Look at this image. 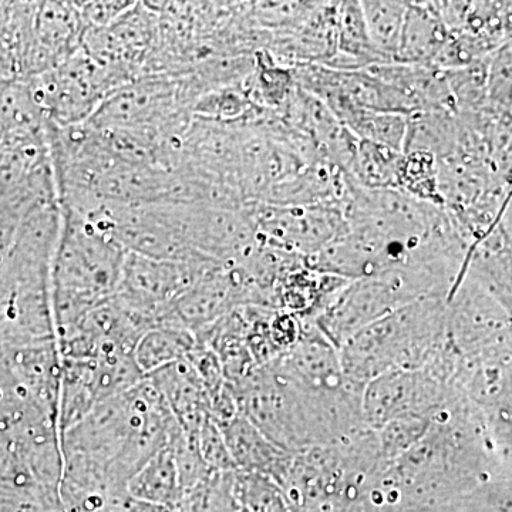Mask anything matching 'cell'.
I'll return each mask as SVG.
<instances>
[{
  "mask_svg": "<svg viewBox=\"0 0 512 512\" xmlns=\"http://www.w3.org/2000/svg\"><path fill=\"white\" fill-rule=\"evenodd\" d=\"M60 215L50 268V309L56 338L113 298L126 258L119 242L92 218L67 208H60Z\"/></svg>",
  "mask_w": 512,
  "mask_h": 512,
  "instance_id": "1",
  "label": "cell"
},
{
  "mask_svg": "<svg viewBox=\"0 0 512 512\" xmlns=\"http://www.w3.org/2000/svg\"><path fill=\"white\" fill-rule=\"evenodd\" d=\"M447 346L446 299L424 298L370 323L339 348L343 375L359 389L390 370L429 367Z\"/></svg>",
  "mask_w": 512,
  "mask_h": 512,
  "instance_id": "2",
  "label": "cell"
},
{
  "mask_svg": "<svg viewBox=\"0 0 512 512\" xmlns=\"http://www.w3.org/2000/svg\"><path fill=\"white\" fill-rule=\"evenodd\" d=\"M218 264L221 262L211 258L177 262L126 252L113 298L156 328L167 318L174 303Z\"/></svg>",
  "mask_w": 512,
  "mask_h": 512,
  "instance_id": "3",
  "label": "cell"
},
{
  "mask_svg": "<svg viewBox=\"0 0 512 512\" xmlns=\"http://www.w3.org/2000/svg\"><path fill=\"white\" fill-rule=\"evenodd\" d=\"M242 208L254 224L258 241L305 259L328 247L348 228L342 210L333 205L279 207L249 201Z\"/></svg>",
  "mask_w": 512,
  "mask_h": 512,
  "instance_id": "4",
  "label": "cell"
},
{
  "mask_svg": "<svg viewBox=\"0 0 512 512\" xmlns=\"http://www.w3.org/2000/svg\"><path fill=\"white\" fill-rule=\"evenodd\" d=\"M457 396L453 386L429 370H390L363 389V423L367 429L377 431L404 417L431 419Z\"/></svg>",
  "mask_w": 512,
  "mask_h": 512,
  "instance_id": "5",
  "label": "cell"
},
{
  "mask_svg": "<svg viewBox=\"0 0 512 512\" xmlns=\"http://www.w3.org/2000/svg\"><path fill=\"white\" fill-rule=\"evenodd\" d=\"M146 379L163 397L184 433H197L202 423L211 419L207 390L187 359L165 366Z\"/></svg>",
  "mask_w": 512,
  "mask_h": 512,
  "instance_id": "6",
  "label": "cell"
},
{
  "mask_svg": "<svg viewBox=\"0 0 512 512\" xmlns=\"http://www.w3.org/2000/svg\"><path fill=\"white\" fill-rule=\"evenodd\" d=\"M220 429L238 471L264 474L282 487L291 467L292 453L272 443L242 413Z\"/></svg>",
  "mask_w": 512,
  "mask_h": 512,
  "instance_id": "7",
  "label": "cell"
},
{
  "mask_svg": "<svg viewBox=\"0 0 512 512\" xmlns=\"http://www.w3.org/2000/svg\"><path fill=\"white\" fill-rule=\"evenodd\" d=\"M450 32L434 2H407L406 16L394 62L434 67L446 47Z\"/></svg>",
  "mask_w": 512,
  "mask_h": 512,
  "instance_id": "8",
  "label": "cell"
},
{
  "mask_svg": "<svg viewBox=\"0 0 512 512\" xmlns=\"http://www.w3.org/2000/svg\"><path fill=\"white\" fill-rule=\"evenodd\" d=\"M386 63L376 52L367 33L362 3L339 2L338 47L335 56L322 66L342 72L365 70L373 64Z\"/></svg>",
  "mask_w": 512,
  "mask_h": 512,
  "instance_id": "9",
  "label": "cell"
},
{
  "mask_svg": "<svg viewBox=\"0 0 512 512\" xmlns=\"http://www.w3.org/2000/svg\"><path fill=\"white\" fill-rule=\"evenodd\" d=\"M127 493L141 503L177 508L183 503V490L171 447L153 454L128 480Z\"/></svg>",
  "mask_w": 512,
  "mask_h": 512,
  "instance_id": "10",
  "label": "cell"
},
{
  "mask_svg": "<svg viewBox=\"0 0 512 512\" xmlns=\"http://www.w3.org/2000/svg\"><path fill=\"white\" fill-rule=\"evenodd\" d=\"M403 163V153L359 140L346 175L365 190H400Z\"/></svg>",
  "mask_w": 512,
  "mask_h": 512,
  "instance_id": "11",
  "label": "cell"
},
{
  "mask_svg": "<svg viewBox=\"0 0 512 512\" xmlns=\"http://www.w3.org/2000/svg\"><path fill=\"white\" fill-rule=\"evenodd\" d=\"M194 333L178 326L164 325L148 330L138 340L134 360L144 376L183 360L195 348Z\"/></svg>",
  "mask_w": 512,
  "mask_h": 512,
  "instance_id": "12",
  "label": "cell"
},
{
  "mask_svg": "<svg viewBox=\"0 0 512 512\" xmlns=\"http://www.w3.org/2000/svg\"><path fill=\"white\" fill-rule=\"evenodd\" d=\"M360 3L370 42L384 62L393 63L402 36L407 2Z\"/></svg>",
  "mask_w": 512,
  "mask_h": 512,
  "instance_id": "13",
  "label": "cell"
},
{
  "mask_svg": "<svg viewBox=\"0 0 512 512\" xmlns=\"http://www.w3.org/2000/svg\"><path fill=\"white\" fill-rule=\"evenodd\" d=\"M491 55L468 66L443 70L457 114L478 113L487 104L488 67Z\"/></svg>",
  "mask_w": 512,
  "mask_h": 512,
  "instance_id": "14",
  "label": "cell"
},
{
  "mask_svg": "<svg viewBox=\"0 0 512 512\" xmlns=\"http://www.w3.org/2000/svg\"><path fill=\"white\" fill-rule=\"evenodd\" d=\"M235 471H212L184 495L181 508L184 512H241L238 501Z\"/></svg>",
  "mask_w": 512,
  "mask_h": 512,
  "instance_id": "15",
  "label": "cell"
},
{
  "mask_svg": "<svg viewBox=\"0 0 512 512\" xmlns=\"http://www.w3.org/2000/svg\"><path fill=\"white\" fill-rule=\"evenodd\" d=\"M403 174L400 190L427 204L444 207L439 190V171L436 157L423 151L403 154Z\"/></svg>",
  "mask_w": 512,
  "mask_h": 512,
  "instance_id": "16",
  "label": "cell"
},
{
  "mask_svg": "<svg viewBox=\"0 0 512 512\" xmlns=\"http://www.w3.org/2000/svg\"><path fill=\"white\" fill-rule=\"evenodd\" d=\"M241 508L247 512H291L284 490L272 478L258 473H235Z\"/></svg>",
  "mask_w": 512,
  "mask_h": 512,
  "instance_id": "17",
  "label": "cell"
},
{
  "mask_svg": "<svg viewBox=\"0 0 512 512\" xmlns=\"http://www.w3.org/2000/svg\"><path fill=\"white\" fill-rule=\"evenodd\" d=\"M430 429V419L421 417H404L384 424L382 429L376 431L379 453L384 466L389 468L394 461L399 460L404 453L417 443Z\"/></svg>",
  "mask_w": 512,
  "mask_h": 512,
  "instance_id": "18",
  "label": "cell"
},
{
  "mask_svg": "<svg viewBox=\"0 0 512 512\" xmlns=\"http://www.w3.org/2000/svg\"><path fill=\"white\" fill-rule=\"evenodd\" d=\"M511 40L491 55L488 67L487 104L484 109L498 117H511Z\"/></svg>",
  "mask_w": 512,
  "mask_h": 512,
  "instance_id": "19",
  "label": "cell"
},
{
  "mask_svg": "<svg viewBox=\"0 0 512 512\" xmlns=\"http://www.w3.org/2000/svg\"><path fill=\"white\" fill-rule=\"evenodd\" d=\"M202 460L212 471H235L234 461L229 454L227 443L222 436L220 427L211 419L202 423L194 434Z\"/></svg>",
  "mask_w": 512,
  "mask_h": 512,
  "instance_id": "20",
  "label": "cell"
},
{
  "mask_svg": "<svg viewBox=\"0 0 512 512\" xmlns=\"http://www.w3.org/2000/svg\"><path fill=\"white\" fill-rule=\"evenodd\" d=\"M136 3L128 2H90L76 3L87 30H100L109 28Z\"/></svg>",
  "mask_w": 512,
  "mask_h": 512,
  "instance_id": "21",
  "label": "cell"
},
{
  "mask_svg": "<svg viewBox=\"0 0 512 512\" xmlns=\"http://www.w3.org/2000/svg\"><path fill=\"white\" fill-rule=\"evenodd\" d=\"M47 512H62V510H53V511H47Z\"/></svg>",
  "mask_w": 512,
  "mask_h": 512,
  "instance_id": "22",
  "label": "cell"
},
{
  "mask_svg": "<svg viewBox=\"0 0 512 512\" xmlns=\"http://www.w3.org/2000/svg\"><path fill=\"white\" fill-rule=\"evenodd\" d=\"M241 512H247V511L241 510Z\"/></svg>",
  "mask_w": 512,
  "mask_h": 512,
  "instance_id": "23",
  "label": "cell"
}]
</instances>
